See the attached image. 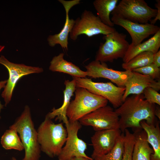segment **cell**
<instances>
[{
    "label": "cell",
    "instance_id": "6da1fadb",
    "mask_svg": "<svg viewBox=\"0 0 160 160\" xmlns=\"http://www.w3.org/2000/svg\"><path fill=\"white\" fill-rule=\"evenodd\" d=\"M155 107V104L145 100L143 93L127 97L114 110L119 117V129L122 133L129 128L134 132L140 131L143 129L140 124L142 121L149 124H155L157 121Z\"/></svg>",
    "mask_w": 160,
    "mask_h": 160
},
{
    "label": "cell",
    "instance_id": "7a4b0ae2",
    "mask_svg": "<svg viewBox=\"0 0 160 160\" xmlns=\"http://www.w3.org/2000/svg\"><path fill=\"white\" fill-rule=\"evenodd\" d=\"M156 2L157 9L150 7L144 0H121L111 14L132 22L145 24L150 22L154 25L160 20V0Z\"/></svg>",
    "mask_w": 160,
    "mask_h": 160
},
{
    "label": "cell",
    "instance_id": "3957f363",
    "mask_svg": "<svg viewBox=\"0 0 160 160\" xmlns=\"http://www.w3.org/2000/svg\"><path fill=\"white\" fill-rule=\"evenodd\" d=\"M37 131L41 151L50 158L57 156L67 136L66 129L63 124H55L46 116Z\"/></svg>",
    "mask_w": 160,
    "mask_h": 160
},
{
    "label": "cell",
    "instance_id": "277c9868",
    "mask_svg": "<svg viewBox=\"0 0 160 160\" xmlns=\"http://www.w3.org/2000/svg\"><path fill=\"white\" fill-rule=\"evenodd\" d=\"M9 128L15 129L19 135L25 151L22 160H39L41 151L38 140L37 131L28 105L25 106L22 113Z\"/></svg>",
    "mask_w": 160,
    "mask_h": 160
},
{
    "label": "cell",
    "instance_id": "5b68a950",
    "mask_svg": "<svg viewBox=\"0 0 160 160\" xmlns=\"http://www.w3.org/2000/svg\"><path fill=\"white\" fill-rule=\"evenodd\" d=\"M75 93V98L70 102L67 111L69 121H79L86 115L107 105L106 99L85 88L76 87Z\"/></svg>",
    "mask_w": 160,
    "mask_h": 160
},
{
    "label": "cell",
    "instance_id": "8992f818",
    "mask_svg": "<svg viewBox=\"0 0 160 160\" xmlns=\"http://www.w3.org/2000/svg\"><path fill=\"white\" fill-rule=\"evenodd\" d=\"M127 35L115 30L104 35L105 41L100 43L95 57V60L100 62L112 63L119 58L123 59L130 45L126 39Z\"/></svg>",
    "mask_w": 160,
    "mask_h": 160
},
{
    "label": "cell",
    "instance_id": "52a82bcc",
    "mask_svg": "<svg viewBox=\"0 0 160 160\" xmlns=\"http://www.w3.org/2000/svg\"><path fill=\"white\" fill-rule=\"evenodd\" d=\"M115 30L114 27L104 24L92 11L85 9L80 17L75 20L74 24L69 36L72 40L75 41L81 35H85L90 37L100 34L106 35Z\"/></svg>",
    "mask_w": 160,
    "mask_h": 160
},
{
    "label": "cell",
    "instance_id": "ba28073f",
    "mask_svg": "<svg viewBox=\"0 0 160 160\" xmlns=\"http://www.w3.org/2000/svg\"><path fill=\"white\" fill-rule=\"evenodd\" d=\"M76 87L85 88L92 93L102 97L109 101L116 109L123 103L125 87L116 86L111 82H97L90 78L73 77Z\"/></svg>",
    "mask_w": 160,
    "mask_h": 160
},
{
    "label": "cell",
    "instance_id": "9c48e42d",
    "mask_svg": "<svg viewBox=\"0 0 160 160\" xmlns=\"http://www.w3.org/2000/svg\"><path fill=\"white\" fill-rule=\"evenodd\" d=\"M0 64L6 68L9 74V79L1 95L4 101L5 106L11 101L16 84L22 77L31 73H39L43 71L41 68L12 63L3 55L0 56Z\"/></svg>",
    "mask_w": 160,
    "mask_h": 160
},
{
    "label": "cell",
    "instance_id": "30bf717a",
    "mask_svg": "<svg viewBox=\"0 0 160 160\" xmlns=\"http://www.w3.org/2000/svg\"><path fill=\"white\" fill-rule=\"evenodd\" d=\"M119 117L115 110L106 105L99 108L81 118L82 125L92 127L95 131L119 129Z\"/></svg>",
    "mask_w": 160,
    "mask_h": 160
},
{
    "label": "cell",
    "instance_id": "8fae6325",
    "mask_svg": "<svg viewBox=\"0 0 160 160\" xmlns=\"http://www.w3.org/2000/svg\"><path fill=\"white\" fill-rule=\"evenodd\" d=\"M65 125L67 136L65 145L57 156L58 160H70L74 157H88L85 153L87 148V144L78 136L82 125L79 121H68Z\"/></svg>",
    "mask_w": 160,
    "mask_h": 160
},
{
    "label": "cell",
    "instance_id": "7c38bea8",
    "mask_svg": "<svg viewBox=\"0 0 160 160\" xmlns=\"http://www.w3.org/2000/svg\"><path fill=\"white\" fill-rule=\"evenodd\" d=\"M87 76L92 78H104L110 80L118 87H124L132 73L128 71H119L108 67L105 63L94 60L85 66Z\"/></svg>",
    "mask_w": 160,
    "mask_h": 160
},
{
    "label": "cell",
    "instance_id": "4fadbf2b",
    "mask_svg": "<svg viewBox=\"0 0 160 160\" xmlns=\"http://www.w3.org/2000/svg\"><path fill=\"white\" fill-rule=\"evenodd\" d=\"M111 19L114 25L120 26L127 31L132 39L130 44L133 46L140 44L144 39L160 30L159 26L150 23H136L114 15H112Z\"/></svg>",
    "mask_w": 160,
    "mask_h": 160
},
{
    "label": "cell",
    "instance_id": "5bb4252c",
    "mask_svg": "<svg viewBox=\"0 0 160 160\" xmlns=\"http://www.w3.org/2000/svg\"><path fill=\"white\" fill-rule=\"evenodd\" d=\"M121 133L119 129L95 131L91 137L93 148L91 158L93 159L96 156L102 155L110 152Z\"/></svg>",
    "mask_w": 160,
    "mask_h": 160
},
{
    "label": "cell",
    "instance_id": "9a60e30c",
    "mask_svg": "<svg viewBox=\"0 0 160 160\" xmlns=\"http://www.w3.org/2000/svg\"><path fill=\"white\" fill-rule=\"evenodd\" d=\"M80 1V0H58L65 9L66 14L65 20L64 25L59 33L49 35L48 37L47 40L50 47H53L57 44H59L65 50L68 49V36L75 23L74 20L69 18V12L72 7L79 4Z\"/></svg>",
    "mask_w": 160,
    "mask_h": 160
},
{
    "label": "cell",
    "instance_id": "2e32d148",
    "mask_svg": "<svg viewBox=\"0 0 160 160\" xmlns=\"http://www.w3.org/2000/svg\"><path fill=\"white\" fill-rule=\"evenodd\" d=\"M124 87L125 89L122 97L123 102L130 94H142L144 90L148 87H151L158 91L160 89V81L148 76L132 71Z\"/></svg>",
    "mask_w": 160,
    "mask_h": 160
},
{
    "label": "cell",
    "instance_id": "e0dca14e",
    "mask_svg": "<svg viewBox=\"0 0 160 160\" xmlns=\"http://www.w3.org/2000/svg\"><path fill=\"white\" fill-rule=\"evenodd\" d=\"M65 88L63 91L64 99L63 103L59 108H54L52 111L49 112L46 116L51 119L55 118V121H63L65 125L68 122L66 115V112L71 102V97L73 95L76 87V83L75 80L73 79L70 81L65 80L64 82Z\"/></svg>",
    "mask_w": 160,
    "mask_h": 160
},
{
    "label": "cell",
    "instance_id": "ac0fdd59",
    "mask_svg": "<svg viewBox=\"0 0 160 160\" xmlns=\"http://www.w3.org/2000/svg\"><path fill=\"white\" fill-rule=\"evenodd\" d=\"M64 54L61 53L54 56L50 62V70L68 74L73 77L86 78L87 73L71 62L64 59Z\"/></svg>",
    "mask_w": 160,
    "mask_h": 160
},
{
    "label": "cell",
    "instance_id": "d6986e66",
    "mask_svg": "<svg viewBox=\"0 0 160 160\" xmlns=\"http://www.w3.org/2000/svg\"><path fill=\"white\" fill-rule=\"evenodd\" d=\"M160 47V30L147 40L133 46L130 44L129 47L122 59L123 63H126L138 54L145 52L153 54L158 51Z\"/></svg>",
    "mask_w": 160,
    "mask_h": 160
},
{
    "label": "cell",
    "instance_id": "ffe728a7",
    "mask_svg": "<svg viewBox=\"0 0 160 160\" xmlns=\"http://www.w3.org/2000/svg\"><path fill=\"white\" fill-rule=\"evenodd\" d=\"M135 139L132 154V160H150L153 150L149 146L146 132L143 129L134 132Z\"/></svg>",
    "mask_w": 160,
    "mask_h": 160
},
{
    "label": "cell",
    "instance_id": "44dd1931",
    "mask_svg": "<svg viewBox=\"0 0 160 160\" xmlns=\"http://www.w3.org/2000/svg\"><path fill=\"white\" fill-rule=\"evenodd\" d=\"M159 122L157 121L155 124H149L145 121H142L140 124L142 129L146 132L147 140L151 145L153 150L150 160H160V129Z\"/></svg>",
    "mask_w": 160,
    "mask_h": 160
},
{
    "label": "cell",
    "instance_id": "7402d4cb",
    "mask_svg": "<svg viewBox=\"0 0 160 160\" xmlns=\"http://www.w3.org/2000/svg\"><path fill=\"white\" fill-rule=\"evenodd\" d=\"M118 0H95L93 3L97 16L104 24L114 27V24L110 18V14L114 9Z\"/></svg>",
    "mask_w": 160,
    "mask_h": 160
},
{
    "label": "cell",
    "instance_id": "603a6c76",
    "mask_svg": "<svg viewBox=\"0 0 160 160\" xmlns=\"http://www.w3.org/2000/svg\"><path fill=\"white\" fill-rule=\"evenodd\" d=\"M17 133L13 129L7 130L1 139L2 147L6 150L14 149L20 151L23 150V145Z\"/></svg>",
    "mask_w": 160,
    "mask_h": 160
},
{
    "label": "cell",
    "instance_id": "cb8c5ba5",
    "mask_svg": "<svg viewBox=\"0 0 160 160\" xmlns=\"http://www.w3.org/2000/svg\"><path fill=\"white\" fill-rule=\"evenodd\" d=\"M153 55V53L149 52L140 53L128 62L123 63L122 64V67L125 71L132 72L136 69L152 63Z\"/></svg>",
    "mask_w": 160,
    "mask_h": 160
},
{
    "label": "cell",
    "instance_id": "d4e9b609",
    "mask_svg": "<svg viewBox=\"0 0 160 160\" xmlns=\"http://www.w3.org/2000/svg\"><path fill=\"white\" fill-rule=\"evenodd\" d=\"M124 133H122L112 149L107 154L95 157L94 160H122L124 151Z\"/></svg>",
    "mask_w": 160,
    "mask_h": 160
},
{
    "label": "cell",
    "instance_id": "484cf974",
    "mask_svg": "<svg viewBox=\"0 0 160 160\" xmlns=\"http://www.w3.org/2000/svg\"><path fill=\"white\" fill-rule=\"evenodd\" d=\"M124 151L122 160H132V154L135 139V133L130 132L128 129L124 131Z\"/></svg>",
    "mask_w": 160,
    "mask_h": 160
},
{
    "label": "cell",
    "instance_id": "4316f807",
    "mask_svg": "<svg viewBox=\"0 0 160 160\" xmlns=\"http://www.w3.org/2000/svg\"><path fill=\"white\" fill-rule=\"evenodd\" d=\"M132 71L148 76L155 80H160V68L153 63L143 67L136 69Z\"/></svg>",
    "mask_w": 160,
    "mask_h": 160
},
{
    "label": "cell",
    "instance_id": "83f0119b",
    "mask_svg": "<svg viewBox=\"0 0 160 160\" xmlns=\"http://www.w3.org/2000/svg\"><path fill=\"white\" fill-rule=\"evenodd\" d=\"M143 94L145 100L149 103L160 105V94L157 91L148 87L144 90Z\"/></svg>",
    "mask_w": 160,
    "mask_h": 160
},
{
    "label": "cell",
    "instance_id": "f1b7e54d",
    "mask_svg": "<svg viewBox=\"0 0 160 160\" xmlns=\"http://www.w3.org/2000/svg\"><path fill=\"white\" fill-rule=\"evenodd\" d=\"M153 63L158 67L160 66V50L153 54Z\"/></svg>",
    "mask_w": 160,
    "mask_h": 160
},
{
    "label": "cell",
    "instance_id": "f546056e",
    "mask_svg": "<svg viewBox=\"0 0 160 160\" xmlns=\"http://www.w3.org/2000/svg\"><path fill=\"white\" fill-rule=\"evenodd\" d=\"M7 80H4L0 81V90L3 88H4L7 83ZM3 105L1 103L0 101V113L2 109L3 108ZM1 117L0 115V119Z\"/></svg>",
    "mask_w": 160,
    "mask_h": 160
},
{
    "label": "cell",
    "instance_id": "4dcf8cb0",
    "mask_svg": "<svg viewBox=\"0 0 160 160\" xmlns=\"http://www.w3.org/2000/svg\"><path fill=\"white\" fill-rule=\"evenodd\" d=\"M70 160H94L91 157L89 156L84 157L80 156L74 157L72 158Z\"/></svg>",
    "mask_w": 160,
    "mask_h": 160
},
{
    "label": "cell",
    "instance_id": "1f68e13d",
    "mask_svg": "<svg viewBox=\"0 0 160 160\" xmlns=\"http://www.w3.org/2000/svg\"><path fill=\"white\" fill-rule=\"evenodd\" d=\"M155 115L160 120V109L159 106H156L155 110Z\"/></svg>",
    "mask_w": 160,
    "mask_h": 160
},
{
    "label": "cell",
    "instance_id": "d6a6232c",
    "mask_svg": "<svg viewBox=\"0 0 160 160\" xmlns=\"http://www.w3.org/2000/svg\"><path fill=\"white\" fill-rule=\"evenodd\" d=\"M11 160H17L14 157H12L11 159Z\"/></svg>",
    "mask_w": 160,
    "mask_h": 160
}]
</instances>
